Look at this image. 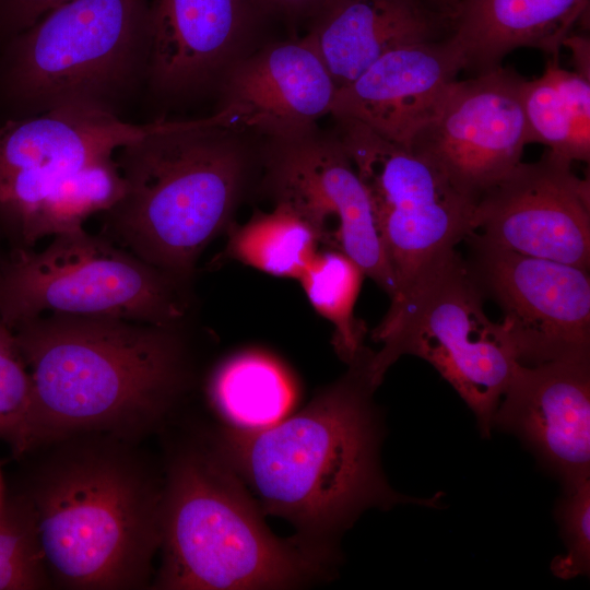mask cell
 <instances>
[{
	"label": "cell",
	"instance_id": "1",
	"mask_svg": "<svg viewBox=\"0 0 590 590\" xmlns=\"http://www.w3.org/2000/svg\"><path fill=\"white\" fill-rule=\"evenodd\" d=\"M365 349L347 370L297 413L257 429L225 425L212 441L264 515L287 520L302 540L334 547L369 508L439 507V494L396 492L381 469V413Z\"/></svg>",
	"mask_w": 590,
	"mask_h": 590
},
{
	"label": "cell",
	"instance_id": "2",
	"mask_svg": "<svg viewBox=\"0 0 590 590\" xmlns=\"http://www.w3.org/2000/svg\"><path fill=\"white\" fill-rule=\"evenodd\" d=\"M13 330L32 381L27 448L79 432L142 430L188 385L178 326L43 315Z\"/></svg>",
	"mask_w": 590,
	"mask_h": 590
},
{
	"label": "cell",
	"instance_id": "3",
	"mask_svg": "<svg viewBox=\"0 0 590 590\" xmlns=\"http://www.w3.org/2000/svg\"><path fill=\"white\" fill-rule=\"evenodd\" d=\"M245 133L215 115L153 121L116 152L125 191L105 212L106 229L135 257L188 280L205 247L233 224L259 169V148Z\"/></svg>",
	"mask_w": 590,
	"mask_h": 590
},
{
	"label": "cell",
	"instance_id": "4",
	"mask_svg": "<svg viewBox=\"0 0 590 590\" xmlns=\"http://www.w3.org/2000/svg\"><path fill=\"white\" fill-rule=\"evenodd\" d=\"M212 439L172 461L163 486L162 566L169 590H281L331 575L335 550L282 539Z\"/></svg>",
	"mask_w": 590,
	"mask_h": 590
},
{
	"label": "cell",
	"instance_id": "5",
	"mask_svg": "<svg viewBox=\"0 0 590 590\" xmlns=\"http://www.w3.org/2000/svg\"><path fill=\"white\" fill-rule=\"evenodd\" d=\"M162 494L116 449L60 456L26 504L45 570L75 589L143 586L160 548Z\"/></svg>",
	"mask_w": 590,
	"mask_h": 590
},
{
	"label": "cell",
	"instance_id": "6",
	"mask_svg": "<svg viewBox=\"0 0 590 590\" xmlns=\"http://www.w3.org/2000/svg\"><path fill=\"white\" fill-rule=\"evenodd\" d=\"M149 4L68 0L2 44L0 107L7 118L60 107L118 115L145 82Z\"/></svg>",
	"mask_w": 590,
	"mask_h": 590
},
{
	"label": "cell",
	"instance_id": "7",
	"mask_svg": "<svg viewBox=\"0 0 590 590\" xmlns=\"http://www.w3.org/2000/svg\"><path fill=\"white\" fill-rule=\"evenodd\" d=\"M483 294L456 249L426 268L396 300L371 338L381 347L368 371L379 386L403 355L429 363L474 413L483 437L517 367V354L502 322L485 314Z\"/></svg>",
	"mask_w": 590,
	"mask_h": 590
},
{
	"label": "cell",
	"instance_id": "8",
	"mask_svg": "<svg viewBox=\"0 0 590 590\" xmlns=\"http://www.w3.org/2000/svg\"><path fill=\"white\" fill-rule=\"evenodd\" d=\"M181 283L80 229L40 251L14 248L0 261V319L12 329L45 312L179 326L187 311Z\"/></svg>",
	"mask_w": 590,
	"mask_h": 590
},
{
	"label": "cell",
	"instance_id": "9",
	"mask_svg": "<svg viewBox=\"0 0 590 590\" xmlns=\"http://www.w3.org/2000/svg\"><path fill=\"white\" fill-rule=\"evenodd\" d=\"M334 132L370 202L398 299L434 261L473 233L475 203L429 161L349 118Z\"/></svg>",
	"mask_w": 590,
	"mask_h": 590
},
{
	"label": "cell",
	"instance_id": "10",
	"mask_svg": "<svg viewBox=\"0 0 590 590\" xmlns=\"http://www.w3.org/2000/svg\"><path fill=\"white\" fill-rule=\"evenodd\" d=\"M260 185L274 203H286L320 234L323 248L350 257L391 299L394 281L367 191L339 137L317 125L263 138Z\"/></svg>",
	"mask_w": 590,
	"mask_h": 590
},
{
	"label": "cell",
	"instance_id": "11",
	"mask_svg": "<svg viewBox=\"0 0 590 590\" xmlns=\"http://www.w3.org/2000/svg\"><path fill=\"white\" fill-rule=\"evenodd\" d=\"M467 261L483 296L503 312L518 362H590L589 269L491 245L476 234Z\"/></svg>",
	"mask_w": 590,
	"mask_h": 590
},
{
	"label": "cell",
	"instance_id": "12",
	"mask_svg": "<svg viewBox=\"0 0 590 590\" xmlns=\"http://www.w3.org/2000/svg\"><path fill=\"white\" fill-rule=\"evenodd\" d=\"M524 81L502 66L457 80L409 149L436 166L476 205L522 162L529 144Z\"/></svg>",
	"mask_w": 590,
	"mask_h": 590
},
{
	"label": "cell",
	"instance_id": "13",
	"mask_svg": "<svg viewBox=\"0 0 590 590\" xmlns=\"http://www.w3.org/2000/svg\"><path fill=\"white\" fill-rule=\"evenodd\" d=\"M473 233L518 253L589 269L590 184L546 150L519 163L476 203Z\"/></svg>",
	"mask_w": 590,
	"mask_h": 590
},
{
	"label": "cell",
	"instance_id": "14",
	"mask_svg": "<svg viewBox=\"0 0 590 590\" xmlns=\"http://www.w3.org/2000/svg\"><path fill=\"white\" fill-rule=\"evenodd\" d=\"M266 21L256 0H150L145 83L170 99L217 87Z\"/></svg>",
	"mask_w": 590,
	"mask_h": 590
},
{
	"label": "cell",
	"instance_id": "15",
	"mask_svg": "<svg viewBox=\"0 0 590 590\" xmlns=\"http://www.w3.org/2000/svg\"><path fill=\"white\" fill-rule=\"evenodd\" d=\"M222 123L262 138L298 131L327 115L337 86L311 40L259 45L219 83Z\"/></svg>",
	"mask_w": 590,
	"mask_h": 590
},
{
	"label": "cell",
	"instance_id": "16",
	"mask_svg": "<svg viewBox=\"0 0 590 590\" xmlns=\"http://www.w3.org/2000/svg\"><path fill=\"white\" fill-rule=\"evenodd\" d=\"M564 484L590 477V362L518 364L493 416Z\"/></svg>",
	"mask_w": 590,
	"mask_h": 590
},
{
	"label": "cell",
	"instance_id": "17",
	"mask_svg": "<svg viewBox=\"0 0 590 590\" xmlns=\"http://www.w3.org/2000/svg\"><path fill=\"white\" fill-rule=\"evenodd\" d=\"M464 67L462 50L451 35L403 46L339 88L330 115L353 119L409 149Z\"/></svg>",
	"mask_w": 590,
	"mask_h": 590
},
{
	"label": "cell",
	"instance_id": "18",
	"mask_svg": "<svg viewBox=\"0 0 590 590\" xmlns=\"http://www.w3.org/2000/svg\"><path fill=\"white\" fill-rule=\"evenodd\" d=\"M452 22L433 0H328L305 35L339 90L392 50L449 37Z\"/></svg>",
	"mask_w": 590,
	"mask_h": 590
},
{
	"label": "cell",
	"instance_id": "19",
	"mask_svg": "<svg viewBox=\"0 0 590 590\" xmlns=\"http://www.w3.org/2000/svg\"><path fill=\"white\" fill-rule=\"evenodd\" d=\"M125 191L115 157L66 172L0 173V225L14 248L83 229L92 214L108 211Z\"/></svg>",
	"mask_w": 590,
	"mask_h": 590
},
{
	"label": "cell",
	"instance_id": "20",
	"mask_svg": "<svg viewBox=\"0 0 590 590\" xmlns=\"http://www.w3.org/2000/svg\"><path fill=\"white\" fill-rule=\"evenodd\" d=\"M117 114L85 107H60L0 122V173L66 172L114 157L146 134Z\"/></svg>",
	"mask_w": 590,
	"mask_h": 590
},
{
	"label": "cell",
	"instance_id": "21",
	"mask_svg": "<svg viewBox=\"0 0 590 590\" xmlns=\"http://www.w3.org/2000/svg\"><path fill=\"white\" fill-rule=\"evenodd\" d=\"M588 9L589 0H459L451 37L464 70L477 74L500 67L518 48L558 56Z\"/></svg>",
	"mask_w": 590,
	"mask_h": 590
},
{
	"label": "cell",
	"instance_id": "22",
	"mask_svg": "<svg viewBox=\"0 0 590 590\" xmlns=\"http://www.w3.org/2000/svg\"><path fill=\"white\" fill-rule=\"evenodd\" d=\"M522 105L529 144H543L571 163L589 162L590 78L551 57L539 78L526 79Z\"/></svg>",
	"mask_w": 590,
	"mask_h": 590
},
{
	"label": "cell",
	"instance_id": "23",
	"mask_svg": "<svg viewBox=\"0 0 590 590\" xmlns=\"http://www.w3.org/2000/svg\"><path fill=\"white\" fill-rule=\"evenodd\" d=\"M209 396L225 425L257 429L285 416L294 389L274 359L258 352H243L215 369Z\"/></svg>",
	"mask_w": 590,
	"mask_h": 590
},
{
	"label": "cell",
	"instance_id": "24",
	"mask_svg": "<svg viewBox=\"0 0 590 590\" xmlns=\"http://www.w3.org/2000/svg\"><path fill=\"white\" fill-rule=\"evenodd\" d=\"M228 258L275 278H300L320 250L318 231L286 203L256 212L245 224L227 228Z\"/></svg>",
	"mask_w": 590,
	"mask_h": 590
},
{
	"label": "cell",
	"instance_id": "25",
	"mask_svg": "<svg viewBox=\"0 0 590 590\" xmlns=\"http://www.w3.org/2000/svg\"><path fill=\"white\" fill-rule=\"evenodd\" d=\"M364 276L362 269L345 253L323 248L298 279L312 308L332 323L333 347L347 365L366 349L365 326L354 316Z\"/></svg>",
	"mask_w": 590,
	"mask_h": 590
},
{
	"label": "cell",
	"instance_id": "26",
	"mask_svg": "<svg viewBox=\"0 0 590 590\" xmlns=\"http://www.w3.org/2000/svg\"><path fill=\"white\" fill-rule=\"evenodd\" d=\"M31 375L14 330L0 319V438L27 449Z\"/></svg>",
	"mask_w": 590,
	"mask_h": 590
},
{
	"label": "cell",
	"instance_id": "27",
	"mask_svg": "<svg viewBox=\"0 0 590 590\" xmlns=\"http://www.w3.org/2000/svg\"><path fill=\"white\" fill-rule=\"evenodd\" d=\"M46 570L26 504L0 509V590L40 588Z\"/></svg>",
	"mask_w": 590,
	"mask_h": 590
},
{
	"label": "cell",
	"instance_id": "28",
	"mask_svg": "<svg viewBox=\"0 0 590 590\" xmlns=\"http://www.w3.org/2000/svg\"><path fill=\"white\" fill-rule=\"evenodd\" d=\"M555 517L566 545V554L551 563L560 579H573L590 571V477L564 484Z\"/></svg>",
	"mask_w": 590,
	"mask_h": 590
},
{
	"label": "cell",
	"instance_id": "29",
	"mask_svg": "<svg viewBox=\"0 0 590 590\" xmlns=\"http://www.w3.org/2000/svg\"><path fill=\"white\" fill-rule=\"evenodd\" d=\"M68 0H0V44L35 24Z\"/></svg>",
	"mask_w": 590,
	"mask_h": 590
},
{
	"label": "cell",
	"instance_id": "30",
	"mask_svg": "<svg viewBox=\"0 0 590 590\" xmlns=\"http://www.w3.org/2000/svg\"><path fill=\"white\" fill-rule=\"evenodd\" d=\"M328 0H256L263 15L291 23L314 19Z\"/></svg>",
	"mask_w": 590,
	"mask_h": 590
},
{
	"label": "cell",
	"instance_id": "31",
	"mask_svg": "<svg viewBox=\"0 0 590 590\" xmlns=\"http://www.w3.org/2000/svg\"><path fill=\"white\" fill-rule=\"evenodd\" d=\"M563 46H567L573 51L576 72L590 78V42L586 36L569 35Z\"/></svg>",
	"mask_w": 590,
	"mask_h": 590
},
{
	"label": "cell",
	"instance_id": "32",
	"mask_svg": "<svg viewBox=\"0 0 590 590\" xmlns=\"http://www.w3.org/2000/svg\"><path fill=\"white\" fill-rule=\"evenodd\" d=\"M438 5L444 8L448 13H450L453 17L458 11L459 8V0H433Z\"/></svg>",
	"mask_w": 590,
	"mask_h": 590
},
{
	"label": "cell",
	"instance_id": "33",
	"mask_svg": "<svg viewBox=\"0 0 590 590\" xmlns=\"http://www.w3.org/2000/svg\"><path fill=\"white\" fill-rule=\"evenodd\" d=\"M1 261V260H0Z\"/></svg>",
	"mask_w": 590,
	"mask_h": 590
}]
</instances>
